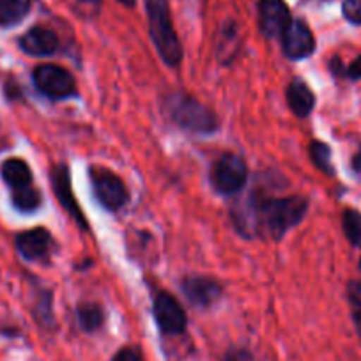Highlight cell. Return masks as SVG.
<instances>
[{"mask_svg": "<svg viewBox=\"0 0 361 361\" xmlns=\"http://www.w3.org/2000/svg\"><path fill=\"white\" fill-rule=\"evenodd\" d=\"M308 211V200L300 195L264 197L252 193L232 209L235 228L246 238L267 235L282 239L286 232L296 227Z\"/></svg>", "mask_w": 361, "mask_h": 361, "instance_id": "6da1fadb", "label": "cell"}, {"mask_svg": "<svg viewBox=\"0 0 361 361\" xmlns=\"http://www.w3.org/2000/svg\"><path fill=\"white\" fill-rule=\"evenodd\" d=\"M149 32L159 57L170 68H177L183 61V47L173 29L169 0H145Z\"/></svg>", "mask_w": 361, "mask_h": 361, "instance_id": "7a4b0ae2", "label": "cell"}, {"mask_svg": "<svg viewBox=\"0 0 361 361\" xmlns=\"http://www.w3.org/2000/svg\"><path fill=\"white\" fill-rule=\"evenodd\" d=\"M169 116L183 130L197 135H211L218 130V117L207 106L185 94H173L166 102Z\"/></svg>", "mask_w": 361, "mask_h": 361, "instance_id": "3957f363", "label": "cell"}, {"mask_svg": "<svg viewBox=\"0 0 361 361\" xmlns=\"http://www.w3.org/2000/svg\"><path fill=\"white\" fill-rule=\"evenodd\" d=\"M211 179H213V185L218 193L235 195L245 188L246 180H248V166L241 156L227 152L214 163Z\"/></svg>", "mask_w": 361, "mask_h": 361, "instance_id": "277c9868", "label": "cell"}, {"mask_svg": "<svg viewBox=\"0 0 361 361\" xmlns=\"http://www.w3.org/2000/svg\"><path fill=\"white\" fill-rule=\"evenodd\" d=\"M34 83L37 90L47 98L55 99H68L76 94V83L71 73L68 69L55 64L37 66L32 75Z\"/></svg>", "mask_w": 361, "mask_h": 361, "instance_id": "5b68a950", "label": "cell"}, {"mask_svg": "<svg viewBox=\"0 0 361 361\" xmlns=\"http://www.w3.org/2000/svg\"><path fill=\"white\" fill-rule=\"evenodd\" d=\"M90 180H92L96 199L105 209L117 211L126 206L130 197H128L126 185H124L119 176H116V173L106 169L92 166L90 169Z\"/></svg>", "mask_w": 361, "mask_h": 361, "instance_id": "8992f818", "label": "cell"}, {"mask_svg": "<svg viewBox=\"0 0 361 361\" xmlns=\"http://www.w3.org/2000/svg\"><path fill=\"white\" fill-rule=\"evenodd\" d=\"M156 324L165 335H180L186 329L188 317L179 301L169 293H159L152 307Z\"/></svg>", "mask_w": 361, "mask_h": 361, "instance_id": "52a82bcc", "label": "cell"}, {"mask_svg": "<svg viewBox=\"0 0 361 361\" xmlns=\"http://www.w3.org/2000/svg\"><path fill=\"white\" fill-rule=\"evenodd\" d=\"M290 22L289 8L283 0H260L259 23L264 36L269 39L282 37Z\"/></svg>", "mask_w": 361, "mask_h": 361, "instance_id": "ba28073f", "label": "cell"}, {"mask_svg": "<svg viewBox=\"0 0 361 361\" xmlns=\"http://www.w3.org/2000/svg\"><path fill=\"white\" fill-rule=\"evenodd\" d=\"M283 54L293 61H301L314 54L315 39L308 25L301 20H294L289 23L286 32L282 34Z\"/></svg>", "mask_w": 361, "mask_h": 361, "instance_id": "9c48e42d", "label": "cell"}, {"mask_svg": "<svg viewBox=\"0 0 361 361\" xmlns=\"http://www.w3.org/2000/svg\"><path fill=\"white\" fill-rule=\"evenodd\" d=\"M51 188H54L55 195H57L59 202L62 204V207H64V209L75 218L76 224H78L83 231H87L89 225H87L85 216H83L82 209H80L78 202H76L75 195H73L71 179H69L68 166L66 165L55 166L54 172H51Z\"/></svg>", "mask_w": 361, "mask_h": 361, "instance_id": "30bf717a", "label": "cell"}, {"mask_svg": "<svg viewBox=\"0 0 361 361\" xmlns=\"http://www.w3.org/2000/svg\"><path fill=\"white\" fill-rule=\"evenodd\" d=\"M186 300L199 308H209L221 298V286L207 276H190L183 282Z\"/></svg>", "mask_w": 361, "mask_h": 361, "instance_id": "8fae6325", "label": "cell"}, {"mask_svg": "<svg viewBox=\"0 0 361 361\" xmlns=\"http://www.w3.org/2000/svg\"><path fill=\"white\" fill-rule=\"evenodd\" d=\"M20 48L32 57H50L59 50V37L54 30L34 27L20 37Z\"/></svg>", "mask_w": 361, "mask_h": 361, "instance_id": "7c38bea8", "label": "cell"}, {"mask_svg": "<svg viewBox=\"0 0 361 361\" xmlns=\"http://www.w3.org/2000/svg\"><path fill=\"white\" fill-rule=\"evenodd\" d=\"M16 248L27 260L44 259L51 248V234L41 227L25 231L16 235Z\"/></svg>", "mask_w": 361, "mask_h": 361, "instance_id": "4fadbf2b", "label": "cell"}, {"mask_svg": "<svg viewBox=\"0 0 361 361\" xmlns=\"http://www.w3.org/2000/svg\"><path fill=\"white\" fill-rule=\"evenodd\" d=\"M287 103L294 116L307 117L310 116L315 106V96L303 80L296 78L290 82L289 89H287Z\"/></svg>", "mask_w": 361, "mask_h": 361, "instance_id": "5bb4252c", "label": "cell"}, {"mask_svg": "<svg viewBox=\"0 0 361 361\" xmlns=\"http://www.w3.org/2000/svg\"><path fill=\"white\" fill-rule=\"evenodd\" d=\"M2 179L6 180V185L11 190L23 188V186L32 185V172H30V166L27 165L23 159L20 158H9L2 163Z\"/></svg>", "mask_w": 361, "mask_h": 361, "instance_id": "9a60e30c", "label": "cell"}, {"mask_svg": "<svg viewBox=\"0 0 361 361\" xmlns=\"http://www.w3.org/2000/svg\"><path fill=\"white\" fill-rule=\"evenodd\" d=\"M30 11V0H0V27H13Z\"/></svg>", "mask_w": 361, "mask_h": 361, "instance_id": "2e32d148", "label": "cell"}, {"mask_svg": "<svg viewBox=\"0 0 361 361\" xmlns=\"http://www.w3.org/2000/svg\"><path fill=\"white\" fill-rule=\"evenodd\" d=\"M76 317H78V324L83 331L92 333L103 326V322H105V312L96 303H82L78 307V310H76Z\"/></svg>", "mask_w": 361, "mask_h": 361, "instance_id": "e0dca14e", "label": "cell"}, {"mask_svg": "<svg viewBox=\"0 0 361 361\" xmlns=\"http://www.w3.org/2000/svg\"><path fill=\"white\" fill-rule=\"evenodd\" d=\"M13 206L16 207L22 213H32L39 207L41 204V192L37 188H34V185L23 186V188L13 190Z\"/></svg>", "mask_w": 361, "mask_h": 361, "instance_id": "ac0fdd59", "label": "cell"}, {"mask_svg": "<svg viewBox=\"0 0 361 361\" xmlns=\"http://www.w3.org/2000/svg\"><path fill=\"white\" fill-rule=\"evenodd\" d=\"M308 152H310L312 161L315 163L319 170H322L328 176H333L335 173V169H333L331 163V149L324 144V142H310V147H308Z\"/></svg>", "mask_w": 361, "mask_h": 361, "instance_id": "d6986e66", "label": "cell"}, {"mask_svg": "<svg viewBox=\"0 0 361 361\" xmlns=\"http://www.w3.org/2000/svg\"><path fill=\"white\" fill-rule=\"evenodd\" d=\"M342 227L347 239L354 246L361 245V214L354 209H345L342 216Z\"/></svg>", "mask_w": 361, "mask_h": 361, "instance_id": "ffe728a7", "label": "cell"}, {"mask_svg": "<svg viewBox=\"0 0 361 361\" xmlns=\"http://www.w3.org/2000/svg\"><path fill=\"white\" fill-rule=\"evenodd\" d=\"M350 305H353V317L357 333L361 335V282H350L347 287Z\"/></svg>", "mask_w": 361, "mask_h": 361, "instance_id": "44dd1931", "label": "cell"}, {"mask_svg": "<svg viewBox=\"0 0 361 361\" xmlns=\"http://www.w3.org/2000/svg\"><path fill=\"white\" fill-rule=\"evenodd\" d=\"M343 16L354 25H361V0H345L342 6Z\"/></svg>", "mask_w": 361, "mask_h": 361, "instance_id": "7402d4cb", "label": "cell"}, {"mask_svg": "<svg viewBox=\"0 0 361 361\" xmlns=\"http://www.w3.org/2000/svg\"><path fill=\"white\" fill-rule=\"evenodd\" d=\"M224 361H253V357L246 349H231L225 354Z\"/></svg>", "mask_w": 361, "mask_h": 361, "instance_id": "603a6c76", "label": "cell"}, {"mask_svg": "<svg viewBox=\"0 0 361 361\" xmlns=\"http://www.w3.org/2000/svg\"><path fill=\"white\" fill-rule=\"evenodd\" d=\"M112 361H142V356L131 347H126V349H121Z\"/></svg>", "mask_w": 361, "mask_h": 361, "instance_id": "cb8c5ba5", "label": "cell"}, {"mask_svg": "<svg viewBox=\"0 0 361 361\" xmlns=\"http://www.w3.org/2000/svg\"><path fill=\"white\" fill-rule=\"evenodd\" d=\"M345 75L349 76L350 80H357V78H361V55H360V57L356 59V61L353 62V64L349 66V68L345 69Z\"/></svg>", "mask_w": 361, "mask_h": 361, "instance_id": "d4e9b609", "label": "cell"}, {"mask_svg": "<svg viewBox=\"0 0 361 361\" xmlns=\"http://www.w3.org/2000/svg\"><path fill=\"white\" fill-rule=\"evenodd\" d=\"M353 169L356 172H361V145H360V151L356 152V156L353 158Z\"/></svg>", "mask_w": 361, "mask_h": 361, "instance_id": "484cf974", "label": "cell"}, {"mask_svg": "<svg viewBox=\"0 0 361 361\" xmlns=\"http://www.w3.org/2000/svg\"><path fill=\"white\" fill-rule=\"evenodd\" d=\"M121 4H124V6H128V8H131V6L135 4V0H119Z\"/></svg>", "mask_w": 361, "mask_h": 361, "instance_id": "4316f807", "label": "cell"}, {"mask_svg": "<svg viewBox=\"0 0 361 361\" xmlns=\"http://www.w3.org/2000/svg\"><path fill=\"white\" fill-rule=\"evenodd\" d=\"M360 269H361V259H360Z\"/></svg>", "mask_w": 361, "mask_h": 361, "instance_id": "83f0119b", "label": "cell"}]
</instances>
